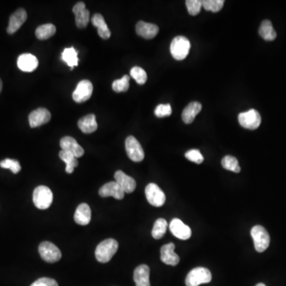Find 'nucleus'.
I'll list each match as a JSON object with an SVG mask.
<instances>
[{"mask_svg": "<svg viewBox=\"0 0 286 286\" xmlns=\"http://www.w3.org/2000/svg\"><path fill=\"white\" fill-rule=\"evenodd\" d=\"M221 164H222V166L226 170L232 171L234 172H240L241 171L238 160L233 156H230V155L225 156L222 159Z\"/></svg>", "mask_w": 286, "mask_h": 286, "instance_id": "nucleus-31", "label": "nucleus"}, {"mask_svg": "<svg viewBox=\"0 0 286 286\" xmlns=\"http://www.w3.org/2000/svg\"><path fill=\"white\" fill-rule=\"evenodd\" d=\"M224 5V0H204L202 1V6L208 12H218Z\"/></svg>", "mask_w": 286, "mask_h": 286, "instance_id": "nucleus-32", "label": "nucleus"}, {"mask_svg": "<svg viewBox=\"0 0 286 286\" xmlns=\"http://www.w3.org/2000/svg\"><path fill=\"white\" fill-rule=\"evenodd\" d=\"M172 114V108L170 104H159L155 108L154 114L158 118H163Z\"/></svg>", "mask_w": 286, "mask_h": 286, "instance_id": "nucleus-38", "label": "nucleus"}, {"mask_svg": "<svg viewBox=\"0 0 286 286\" xmlns=\"http://www.w3.org/2000/svg\"><path fill=\"white\" fill-rule=\"evenodd\" d=\"M175 245L172 242L166 244L160 248V260L168 266H176L180 262V258L174 252Z\"/></svg>", "mask_w": 286, "mask_h": 286, "instance_id": "nucleus-17", "label": "nucleus"}, {"mask_svg": "<svg viewBox=\"0 0 286 286\" xmlns=\"http://www.w3.org/2000/svg\"><path fill=\"white\" fill-rule=\"evenodd\" d=\"M250 234L254 240V248L258 252L262 253L269 248L270 242L269 233L262 226L257 225V226H254L250 232Z\"/></svg>", "mask_w": 286, "mask_h": 286, "instance_id": "nucleus-5", "label": "nucleus"}, {"mask_svg": "<svg viewBox=\"0 0 286 286\" xmlns=\"http://www.w3.org/2000/svg\"><path fill=\"white\" fill-rule=\"evenodd\" d=\"M259 35L267 42L275 40V38H276V33L274 28H272L270 21L264 20L262 22L260 28H259Z\"/></svg>", "mask_w": 286, "mask_h": 286, "instance_id": "nucleus-26", "label": "nucleus"}, {"mask_svg": "<svg viewBox=\"0 0 286 286\" xmlns=\"http://www.w3.org/2000/svg\"><path fill=\"white\" fill-rule=\"evenodd\" d=\"M0 166L2 167V168L10 170L12 172H14L16 174L20 172V170H21L20 163L17 160H14V159L6 158L2 160L0 162Z\"/></svg>", "mask_w": 286, "mask_h": 286, "instance_id": "nucleus-35", "label": "nucleus"}, {"mask_svg": "<svg viewBox=\"0 0 286 286\" xmlns=\"http://www.w3.org/2000/svg\"><path fill=\"white\" fill-rule=\"evenodd\" d=\"M28 18V14L22 8H20L16 10L14 14H12L9 20V25H8V33L9 34H13L16 31L18 30L22 26L24 25L26 20Z\"/></svg>", "mask_w": 286, "mask_h": 286, "instance_id": "nucleus-15", "label": "nucleus"}, {"mask_svg": "<svg viewBox=\"0 0 286 286\" xmlns=\"http://www.w3.org/2000/svg\"><path fill=\"white\" fill-rule=\"evenodd\" d=\"M188 12L191 16H198L202 8V1L200 0H187L186 2Z\"/></svg>", "mask_w": 286, "mask_h": 286, "instance_id": "nucleus-36", "label": "nucleus"}, {"mask_svg": "<svg viewBox=\"0 0 286 286\" xmlns=\"http://www.w3.org/2000/svg\"><path fill=\"white\" fill-rule=\"evenodd\" d=\"M39 254L44 261L54 263L62 258L60 249L50 242H43L38 248Z\"/></svg>", "mask_w": 286, "mask_h": 286, "instance_id": "nucleus-6", "label": "nucleus"}, {"mask_svg": "<svg viewBox=\"0 0 286 286\" xmlns=\"http://www.w3.org/2000/svg\"><path fill=\"white\" fill-rule=\"evenodd\" d=\"M92 24L98 28V34L102 39H108L110 37V31L106 26L104 16L100 14H95L92 18Z\"/></svg>", "mask_w": 286, "mask_h": 286, "instance_id": "nucleus-24", "label": "nucleus"}, {"mask_svg": "<svg viewBox=\"0 0 286 286\" xmlns=\"http://www.w3.org/2000/svg\"><path fill=\"white\" fill-rule=\"evenodd\" d=\"M116 182L122 188L125 194H132L136 188V182L132 176H128L122 171H116L114 174Z\"/></svg>", "mask_w": 286, "mask_h": 286, "instance_id": "nucleus-19", "label": "nucleus"}, {"mask_svg": "<svg viewBox=\"0 0 286 286\" xmlns=\"http://www.w3.org/2000/svg\"><path fill=\"white\" fill-rule=\"evenodd\" d=\"M18 67L20 70L26 72L34 71L38 66V60L34 55L31 54H24L18 58Z\"/></svg>", "mask_w": 286, "mask_h": 286, "instance_id": "nucleus-18", "label": "nucleus"}, {"mask_svg": "<svg viewBox=\"0 0 286 286\" xmlns=\"http://www.w3.org/2000/svg\"><path fill=\"white\" fill-rule=\"evenodd\" d=\"M212 272L204 267H198L192 270L186 279V286H199L201 284L211 282Z\"/></svg>", "mask_w": 286, "mask_h": 286, "instance_id": "nucleus-4", "label": "nucleus"}, {"mask_svg": "<svg viewBox=\"0 0 286 286\" xmlns=\"http://www.w3.org/2000/svg\"><path fill=\"white\" fill-rule=\"evenodd\" d=\"M62 150L67 151L74 154L76 158H80L84 154V150L74 138L70 136L62 138L60 142Z\"/></svg>", "mask_w": 286, "mask_h": 286, "instance_id": "nucleus-16", "label": "nucleus"}, {"mask_svg": "<svg viewBox=\"0 0 286 286\" xmlns=\"http://www.w3.org/2000/svg\"><path fill=\"white\" fill-rule=\"evenodd\" d=\"M56 26L52 24H44L40 26L36 29L35 35L39 40H46L52 37L56 33Z\"/></svg>", "mask_w": 286, "mask_h": 286, "instance_id": "nucleus-27", "label": "nucleus"}, {"mask_svg": "<svg viewBox=\"0 0 286 286\" xmlns=\"http://www.w3.org/2000/svg\"><path fill=\"white\" fill-rule=\"evenodd\" d=\"M170 230L175 237L182 240H188L192 236L191 228L179 218H174L171 221Z\"/></svg>", "mask_w": 286, "mask_h": 286, "instance_id": "nucleus-11", "label": "nucleus"}, {"mask_svg": "<svg viewBox=\"0 0 286 286\" xmlns=\"http://www.w3.org/2000/svg\"><path fill=\"white\" fill-rule=\"evenodd\" d=\"M130 76L138 84H144L147 80V74L141 67L136 66L130 70Z\"/></svg>", "mask_w": 286, "mask_h": 286, "instance_id": "nucleus-34", "label": "nucleus"}, {"mask_svg": "<svg viewBox=\"0 0 286 286\" xmlns=\"http://www.w3.org/2000/svg\"><path fill=\"white\" fill-rule=\"evenodd\" d=\"M72 12L75 14L76 24L78 28L80 29L86 28L90 18V13L86 8V4L83 2H78L72 8Z\"/></svg>", "mask_w": 286, "mask_h": 286, "instance_id": "nucleus-14", "label": "nucleus"}, {"mask_svg": "<svg viewBox=\"0 0 286 286\" xmlns=\"http://www.w3.org/2000/svg\"><path fill=\"white\" fill-rule=\"evenodd\" d=\"M125 147L128 157L134 162H140L145 158V153L141 144L134 136L126 138Z\"/></svg>", "mask_w": 286, "mask_h": 286, "instance_id": "nucleus-7", "label": "nucleus"}, {"mask_svg": "<svg viewBox=\"0 0 286 286\" xmlns=\"http://www.w3.org/2000/svg\"><path fill=\"white\" fill-rule=\"evenodd\" d=\"M150 267L146 265H140L134 272V280L136 286H150Z\"/></svg>", "mask_w": 286, "mask_h": 286, "instance_id": "nucleus-22", "label": "nucleus"}, {"mask_svg": "<svg viewBox=\"0 0 286 286\" xmlns=\"http://www.w3.org/2000/svg\"><path fill=\"white\" fill-rule=\"evenodd\" d=\"M145 194L148 202L154 207H162L166 200L164 192L154 183H150L146 187Z\"/></svg>", "mask_w": 286, "mask_h": 286, "instance_id": "nucleus-8", "label": "nucleus"}, {"mask_svg": "<svg viewBox=\"0 0 286 286\" xmlns=\"http://www.w3.org/2000/svg\"><path fill=\"white\" fill-rule=\"evenodd\" d=\"M92 218L91 208L87 204L83 203L78 206L74 214V220L78 224L86 226Z\"/></svg>", "mask_w": 286, "mask_h": 286, "instance_id": "nucleus-21", "label": "nucleus"}, {"mask_svg": "<svg viewBox=\"0 0 286 286\" xmlns=\"http://www.w3.org/2000/svg\"><path fill=\"white\" fill-rule=\"evenodd\" d=\"M2 80H1V79H0V92H1V91H2Z\"/></svg>", "mask_w": 286, "mask_h": 286, "instance_id": "nucleus-40", "label": "nucleus"}, {"mask_svg": "<svg viewBox=\"0 0 286 286\" xmlns=\"http://www.w3.org/2000/svg\"><path fill=\"white\" fill-rule=\"evenodd\" d=\"M62 60L66 62V64L70 66L71 70L78 66V54L74 47L71 48H66L62 52Z\"/></svg>", "mask_w": 286, "mask_h": 286, "instance_id": "nucleus-29", "label": "nucleus"}, {"mask_svg": "<svg viewBox=\"0 0 286 286\" xmlns=\"http://www.w3.org/2000/svg\"><path fill=\"white\" fill-rule=\"evenodd\" d=\"M256 286H266V284H263V283H258V284H256Z\"/></svg>", "mask_w": 286, "mask_h": 286, "instance_id": "nucleus-41", "label": "nucleus"}, {"mask_svg": "<svg viewBox=\"0 0 286 286\" xmlns=\"http://www.w3.org/2000/svg\"><path fill=\"white\" fill-rule=\"evenodd\" d=\"M118 244L116 240L108 238L104 240L96 249L95 254L97 261L106 263L110 261L118 250Z\"/></svg>", "mask_w": 286, "mask_h": 286, "instance_id": "nucleus-1", "label": "nucleus"}, {"mask_svg": "<svg viewBox=\"0 0 286 286\" xmlns=\"http://www.w3.org/2000/svg\"><path fill=\"white\" fill-rule=\"evenodd\" d=\"M184 156L188 160L196 164H201L204 162L203 155L201 154L199 150H190L186 152Z\"/></svg>", "mask_w": 286, "mask_h": 286, "instance_id": "nucleus-37", "label": "nucleus"}, {"mask_svg": "<svg viewBox=\"0 0 286 286\" xmlns=\"http://www.w3.org/2000/svg\"><path fill=\"white\" fill-rule=\"evenodd\" d=\"M202 105L199 102H192L186 106L182 112V120L186 124L194 122L196 116L200 112Z\"/></svg>", "mask_w": 286, "mask_h": 286, "instance_id": "nucleus-25", "label": "nucleus"}, {"mask_svg": "<svg viewBox=\"0 0 286 286\" xmlns=\"http://www.w3.org/2000/svg\"><path fill=\"white\" fill-rule=\"evenodd\" d=\"M78 124V128L84 134L93 133L98 128L96 116L93 114H87L82 117V118H80Z\"/></svg>", "mask_w": 286, "mask_h": 286, "instance_id": "nucleus-23", "label": "nucleus"}, {"mask_svg": "<svg viewBox=\"0 0 286 286\" xmlns=\"http://www.w3.org/2000/svg\"><path fill=\"white\" fill-rule=\"evenodd\" d=\"M51 120V114L46 108L36 109L33 110L29 116V122L30 128H34L47 124Z\"/></svg>", "mask_w": 286, "mask_h": 286, "instance_id": "nucleus-12", "label": "nucleus"}, {"mask_svg": "<svg viewBox=\"0 0 286 286\" xmlns=\"http://www.w3.org/2000/svg\"><path fill=\"white\" fill-rule=\"evenodd\" d=\"M59 157L64 162H66V171L67 174H72L74 168L78 166V160L71 153L67 151L60 150L59 153Z\"/></svg>", "mask_w": 286, "mask_h": 286, "instance_id": "nucleus-28", "label": "nucleus"}, {"mask_svg": "<svg viewBox=\"0 0 286 286\" xmlns=\"http://www.w3.org/2000/svg\"><path fill=\"white\" fill-rule=\"evenodd\" d=\"M130 76L125 75L121 79L116 80L113 82L112 89L116 92H124L128 91L130 86Z\"/></svg>", "mask_w": 286, "mask_h": 286, "instance_id": "nucleus-33", "label": "nucleus"}, {"mask_svg": "<svg viewBox=\"0 0 286 286\" xmlns=\"http://www.w3.org/2000/svg\"><path fill=\"white\" fill-rule=\"evenodd\" d=\"M167 226H168V224L166 220L162 218H158L154 225L152 236L155 240H160L162 238L166 232Z\"/></svg>", "mask_w": 286, "mask_h": 286, "instance_id": "nucleus-30", "label": "nucleus"}, {"mask_svg": "<svg viewBox=\"0 0 286 286\" xmlns=\"http://www.w3.org/2000/svg\"><path fill=\"white\" fill-rule=\"evenodd\" d=\"M159 28L157 25L148 24L145 22L140 21L136 25V33L146 39H152L156 37L158 34Z\"/></svg>", "mask_w": 286, "mask_h": 286, "instance_id": "nucleus-20", "label": "nucleus"}, {"mask_svg": "<svg viewBox=\"0 0 286 286\" xmlns=\"http://www.w3.org/2000/svg\"><path fill=\"white\" fill-rule=\"evenodd\" d=\"M191 44L188 39L183 36H178L172 39L170 44V52L176 60H184L188 54Z\"/></svg>", "mask_w": 286, "mask_h": 286, "instance_id": "nucleus-3", "label": "nucleus"}, {"mask_svg": "<svg viewBox=\"0 0 286 286\" xmlns=\"http://www.w3.org/2000/svg\"><path fill=\"white\" fill-rule=\"evenodd\" d=\"M30 286H58V282L54 279L48 278H42L35 280Z\"/></svg>", "mask_w": 286, "mask_h": 286, "instance_id": "nucleus-39", "label": "nucleus"}, {"mask_svg": "<svg viewBox=\"0 0 286 286\" xmlns=\"http://www.w3.org/2000/svg\"><path fill=\"white\" fill-rule=\"evenodd\" d=\"M99 194L102 198H109L112 196L117 200L124 199L125 192L120 187V184L116 182H110L104 184L100 188Z\"/></svg>", "mask_w": 286, "mask_h": 286, "instance_id": "nucleus-13", "label": "nucleus"}, {"mask_svg": "<svg viewBox=\"0 0 286 286\" xmlns=\"http://www.w3.org/2000/svg\"><path fill=\"white\" fill-rule=\"evenodd\" d=\"M238 122L241 126L248 130H256L262 122L261 116L254 109L240 113L238 117Z\"/></svg>", "mask_w": 286, "mask_h": 286, "instance_id": "nucleus-9", "label": "nucleus"}, {"mask_svg": "<svg viewBox=\"0 0 286 286\" xmlns=\"http://www.w3.org/2000/svg\"><path fill=\"white\" fill-rule=\"evenodd\" d=\"M54 195L50 188L46 186H41L35 188L33 194V201L35 207L38 209L48 208L52 204Z\"/></svg>", "mask_w": 286, "mask_h": 286, "instance_id": "nucleus-2", "label": "nucleus"}, {"mask_svg": "<svg viewBox=\"0 0 286 286\" xmlns=\"http://www.w3.org/2000/svg\"><path fill=\"white\" fill-rule=\"evenodd\" d=\"M93 92V86L91 82L83 80L78 83V87L72 93V99L75 102H84L91 98Z\"/></svg>", "mask_w": 286, "mask_h": 286, "instance_id": "nucleus-10", "label": "nucleus"}]
</instances>
